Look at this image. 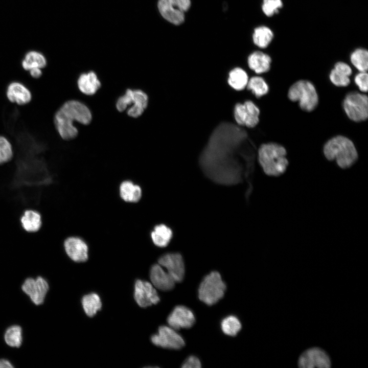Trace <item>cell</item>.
<instances>
[{"label": "cell", "mask_w": 368, "mask_h": 368, "mask_svg": "<svg viewBox=\"0 0 368 368\" xmlns=\"http://www.w3.org/2000/svg\"><path fill=\"white\" fill-rule=\"evenodd\" d=\"M255 159V152L246 132L233 124L223 123L214 130L199 161L204 175L218 184L234 185L245 180L248 198L252 190Z\"/></svg>", "instance_id": "6da1fadb"}, {"label": "cell", "mask_w": 368, "mask_h": 368, "mask_svg": "<svg viewBox=\"0 0 368 368\" xmlns=\"http://www.w3.org/2000/svg\"><path fill=\"white\" fill-rule=\"evenodd\" d=\"M91 119V113L87 106L77 100H69L62 103L56 109L53 121L60 138L68 141L75 139L78 135L75 122L87 125Z\"/></svg>", "instance_id": "7a4b0ae2"}, {"label": "cell", "mask_w": 368, "mask_h": 368, "mask_svg": "<svg viewBox=\"0 0 368 368\" xmlns=\"http://www.w3.org/2000/svg\"><path fill=\"white\" fill-rule=\"evenodd\" d=\"M286 149L274 143L262 144L258 151V159L267 176L278 177L286 171L289 162Z\"/></svg>", "instance_id": "3957f363"}, {"label": "cell", "mask_w": 368, "mask_h": 368, "mask_svg": "<svg viewBox=\"0 0 368 368\" xmlns=\"http://www.w3.org/2000/svg\"><path fill=\"white\" fill-rule=\"evenodd\" d=\"M323 152L328 160H335L338 166L343 169L352 167L358 157L353 142L343 135H337L328 140L324 146Z\"/></svg>", "instance_id": "277c9868"}, {"label": "cell", "mask_w": 368, "mask_h": 368, "mask_svg": "<svg viewBox=\"0 0 368 368\" xmlns=\"http://www.w3.org/2000/svg\"><path fill=\"white\" fill-rule=\"evenodd\" d=\"M288 97L291 101L298 102L300 108L307 112L313 110L318 103V96L314 85L306 80L294 83L288 90Z\"/></svg>", "instance_id": "5b68a950"}, {"label": "cell", "mask_w": 368, "mask_h": 368, "mask_svg": "<svg viewBox=\"0 0 368 368\" xmlns=\"http://www.w3.org/2000/svg\"><path fill=\"white\" fill-rule=\"evenodd\" d=\"M225 290L226 285L220 274L212 271L202 280L198 288V297L205 304L212 305L223 297Z\"/></svg>", "instance_id": "8992f818"}, {"label": "cell", "mask_w": 368, "mask_h": 368, "mask_svg": "<svg viewBox=\"0 0 368 368\" xmlns=\"http://www.w3.org/2000/svg\"><path fill=\"white\" fill-rule=\"evenodd\" d=\"M147 95L140 89L126 90L125 93L119 97L116 102V108L119 111L122 112L127 109V114L132 118L141 116L148 105Z\"/></svg>", "instance_id": "52a82bcc"}, {"label": "cell", "mask_w": 368, "mask_h": 368, "mask_svg": "<svg viewBox=\"0 0 368 368\" xmlns=\"http://www.w3.org/2000/svg\"><path fill=\"white\" fill-rule=\"evenodd\" d=\"M344 110L352 121L356 122L366 120L368 117V101L366 95L356 91L348 94L343 102Z\"/></svg>", "instance_id": "ba28073f"}, {"label": "cell", "mask_w": 368, "mask_h": 368, "mask_svg": "<svg viewBox=\"0 0 368 368\" xmlns=\"http://www.w3.org/2000/svg\"><path fill=\"white\" fill-rule=\"evenodd\" d=\"M190 6V0H158L157 3L161 15L175 25H180L184 21L185 13Z\"/></svg>", "instance_id": "9c48e42d"}, {"label": "cell", "mask_w": 368, "mask_h": 368, "mask_svg": "<svg viewBox=\"0 0 368 368\" xmlns=\"http://www.w3.org/2000/svg\"><path fill=\"white\" fill-rule=\"evenodd\" d=\"M49 288L48 282L42 276L35 278L29 277L25 280L21 286L22 292L36 306L44 303Z\"/></svg>", "instance_id": "30bf717a"}, {"label": "cell", "mask_w": 368, "mask_h": 368, "mask_svg": "<svg viewBox=\"0 0 368 368\" xmlns=\"http://www.w3.org/2000/svg\"><path fill=\"white\" fill-rule=\"evenodd\" d=\"M151 340L156 346L172 350L180 349L185 344L182 337L169 326L159 327L157 333L151 336Z\"/></svg>", "instance_id": "8fae6325"}, {"label": "cell", "mask_w": 368, "mask_h": 368, "mask_svg": "<svg viewBox=\"0 0 368 368\" xmlns=\"http://www.w3.org/2000/svg\"><path fill=\"white\" fill-rule=\"evenodd\" d=\"M260 109L251 101L236 104L234 109V118L237 123L248 128L255 127L259 122Z\"/></svg>", "instance_id": "7c38bea8"}, {"label": "cell", "mask_w": 368, "mask_h": 368, "mask_svg": "<svg viewBox=\"0 0 368 368\" xmlns=\"http://www.w3.org/2000/svg\"><path fill=\"white\" fill-rule=\"evenodd\" d=\"M298 366L302 368H329L331 360L327 353L319 348L314 347L305 351L298 360Z\"/></svg>", "instance_id": "4fadbf2b"}, {"label": "cell", "mask_w": 368, "mask_h": 368, "mask_svg": "<svg viewBox=\"0 0 368 368\" xmlns=\"http://www.w3.org/2000/svg\"><path fill=\"white\" fill-rule=\"evenodd\" d=\"M134 299L138 305L146 308L157 304L160 298L153 285L145 281L137 280L134 285Z\"/></svg>", "instance_id": "5bb4252c"}, {"label": "cell", "mask_w": 368, "mask_h": 368, "mask_svg": "<svg viewBox=\"0 0 368 368\" xmlns=\"http://www.w3.org/2000/svg\"><path fill=\"white\" fill-rule=\"evenodd\" d=\"M158 264L164 267L175 282L182 281L185 264L181 255L178 252L167 253L158 259Z\"/></svg>", "instance_id": "9a60e30c"}, {"label": "cell", "mask_w": 368, "mask_h": 368, "mask_svg": "<svg viewBox=\"0 0 368 368\" xmlns=\"http://www.w3.org/2000/svg\"><path fill=\"white\" fill-rule=\"evenodd\" d=\"M5 95L8 101L18 106L26 105L32 99V94L29 88L17 80L12 81L7 84Z\"/></svg>", "instance_id": "2e32d148"}, {"label": "cell", "mask_w": 368, "mask_h": 368, "mask_svg": "<svg viewBox=\"0 0 368 368\" xmlns=\"http://www.w3.org/2000/svg\"><path fill=\"white\" fill-rule=\"evenodd\" d=\"M170 327L175 330L189 329L195 322L193 312L189 308L182 305L175 307L167 318Z\"/></svg>", "instance_id": "e0dca14e"}, {"label": "cell", "mask_w": 368, "mask_h": 368, "mask_svg": "<svg viewBox=\"0 0 368 368\" xmlns=\"http://www.w3.org/2000/svg\"><path fill=\"white\" fill-rule=\"evenodd\" d=\"M63 247L67 256L73 261L83 262L88 259V246L82 239L69 237L63 242Z\"/></svg>", "instance_id": "ac0fdd59"}, {"label": "cell", "mask_w": 368, "mask_h": 368, "mask_svg": "<svg viewBox=\"0 0 368 368\" xmlns=\"http://www.w3.org/2000/svg\"><path fill=\"white\" fill-rule=\"evenodd\" d=\"M19 221L24 231L30 234L36 233L42 227V216L38 210L28 208L21 214Z\"/></svg>", "instance_id": "d6986e66"}, {"label": "cell", "mask_w": 368, "mask_h": 368, "mask_svg": "<svg viewBox=\"0 0 368 368\" xmlns=\"http://www.w3.org/2000/svg\"><path fill=\"white\" fill-rule=\"evenodd\" d=\"M150 278L153 286L163 291L172 289L175 282L159 264L153 265L150 270Z\"/></svg>", "instance_id": "ffe728a7"}, {"label": "cell", "mask_w": 368, "mask_h": 368, "mask_svg": "<svg viewBox=\"0 0 368 368\" xmlns=\"http://www.w3.org/2000/svg\"><path fill=\"white\" fill-rule=\"evenodd\" d=\"M352 70L350 65L343 62H338L331 71L329 78L331 82L335 86L345 87L350 83V76Z\"/></svg>", "instance_id": "44dd1931"}, {"label": "cell", "mask_w": 368, "mask_h": 368, "mask_svg": "<svg viewBox=\"0 0 368 368\" xmlns=\"http://www.w3.org/2000/svg\"><path fill=\"white\" fill-rule=\"evenodd\" d=\"M249 67L256 73L260 74L267 72L270 69L271 58L262 52L256 51L251 53L247 60Z\"/></svg>", "instance_id": "7402d4cb"}, {"label": "cell", "mask_w": 368, "mask_h": 368, "mask_svg": "<svg viewBox=\"0 0 368 368\" xmlns=\"http://www.w3.org/2000/svg\"><path fill=\"white\" fill-rule=\"evenodd\" d=\"M20 63L21 68L26 72L34 68L43 70L48 64L45 55L34 50L27 52L21 59Z\"/></svg>", "instance_id": "603a6c76"}, {"label": "cell", "mask_w": 368, "mask_h": 368, "mask_svg": "<svg viewBox=\"0 0 368 368\" xmlns=\"http://www.w3.org/2000/svg\"><path fill=\"white\" fill-rule=\"evenodd\" d=\"M77 85L83 94L92 95L99 89L101 82L96 73L90 71L80 75L77 80Z\"/></svg>", "instance_id": "cb8c5ba5"}, {"label": "cell", "mask_w": 368, "mask_h": 368, "mask_svg": "<svg viewBox=\"0 0 368 368\" xmlns=\"http://www.w3.org/2000/svg\"><path fill=\"white\" fill-rule=\"evenodd\" d=\"M172 237V230L164 224L155 225L151 233V238L153 243L159 247L167 246L170 242Z\"/></svg>", "instance_id": "d4e9b609"}, {"label": "cell", "mask_w": 368, "mask_h": 368, "mask_svg": "<svg viewBox=\"0 0 368 368\" xmlns=\"http://www.w3.org/2000/svg\"><path fill=\"white\" fill-rule=\"evenodd\" d=\"M120 195L125 201L136 202L142 197L141 187L129 180L122 182L120 186Z\"/></svg>", "instance_id": "484cf974"}, {"label": "cell", "mask_w": 368, "mask_h": 368, "mask_svg": "<svg viewBox=\"0 0 368 368\" xmlns=\"http://www.w3.org/2000/svg\"><path fill=\"white\" fill-rule=\"evenodd\" d=\"M4 339L6 344L10 347H20L23 340L22 328L18 325L8 327L4 332Z\"/></svg>", "instance_id": "4316f807"}, {"label": "cell", "mask_w": 368, "mask_h": 368, "mask_svg": "<svg viewBox=\"0 0 368 368\" xmlns=\"http://www.w3.org/2000/svg\"><path fill=\"white\" fill-rule=\"evenodd\" d=\"M248 81V77L243 69L236 67L230 71L228 74L227 82L228 85L236 90L244 89Z\"/></svg>", "instance_id": "83f0119b"}, {"label": "cell", "mask_w": 368, "mask_h": 368, "mask_svg": "<svg viewBox=\"0 0 368 368\" xmlns=\"http://www.w3.org/2000/svg\"><path fill=\"white\" fill-rule=\"evenodd\" d=\"M274 37L272 31L268 27L260 26L254 31L252 39L254 43L260 48H267Z\"/></svg>", "instance_id": "f1b7e54d"}, {"label": "cell", "mask_w": 368, "mask_h": 368, "mask_svg": "<svg viewBox=\"0 0 368 368\" xmlns=\"http://www.w3.org/2000/svg\"><path fill=\"white\" fill-rule=\"evenodd\" d=\"M82 305L85 314L89 317L94 316L102 307L100 297L95 293L85 295L82 298Z\"/></svg>", "instance_id": "f546056e"}, {"label": "cell", "mask_w": 368, "mask_h": 368, "mask_svg": "<svg viewBox=\"0 0 368 368\" xmlns=\"http://www.w3.org/2000/svg\"><path fill=\"white\" fill-rule=\"evenodd\" d=\"M352 64L359 72H367L368 68V52L363 48L355 49L350 55Z\"/></svg>", "instance_id": "4dcf8cb0"}, {"label": "cell", "mask_w": 368, "mask_h": 368, "mask_svg": "<svg viewBox=\"0 0 368 368\" xmlns=\"http://www.w3.org/2000/svg\"><path fill=\"white\" fill-rule=\"evenodd\" d=\"M246 87L257 98L265 95L269 91L267 83L262 77L259 76H254L248 79Z\"/></svg>", "instance_id": "1f68e13d"}, {"label": "cell", "mask_w": 368, "mask_h": 368, "mask_svg": "<svg viewBox=\"0 0 368 368\" xmlns=\"http://www.w3.org/2000/svg\"><path fill=\"white\" fill-rule=\"evenodd\" d=\"M14 156L13 145L5 135L0 134V166L11 162Z\"/></svg>", "instance_id": "d6a6232c"}, {"label": "cell", "mask_w": 368, "mask_h": 368, "mask_svg": "<svg viewBox=\"0 0 368 368\" xmlns=\"http://www.w3.org/2000/svg\"><path fill=\"white\" fill-rule=\"evenodd\" d=\"M242 325L239 319L234 315H228L221 322V328L226 335L236 336L241 329Z\"/></svg>", "instance_id": "836d02e7"}, {"label": "cell", "mask_w": 368, "mask_h": 368, "mask_svg": "<svg viewBox=\"0 0 368 368\" xmlns=\"http://www.w3.org/2000/svg\"><path fill=\"white\" fill-rule=\"evenodd\" d=\"M283 5L282 0H263L262 10L265 15L271 17L279 12Z\"/></svg>", "instance_id": "e575fe53"}, {"label": "cell", "mask_w": 368, "mask_h": 368, "mask_svg": "<svg viewBox=\"0 0 368 368\" xmlns=\"http://www.w3.org/2000/svg\"><path fill=\"white\" fill-rule=\"evenodd\" d=\"M367 72H359L354 78L355 84L359 90L363 93L367 91Z\"/></svg>", "instance_id": "d590c367"}, {"label": "cell", "mask_w": 368, "mask_h": 368, "mask_svg": "<svg viewBox=\"0 0 368 368\" xmlns=\"http://www.w3.org/2000/svg\"><path fill=\"white\" fill-rule=\"evenodd\" d=\"M201 366V364L199 359L194 355L188 357L181 366L183 368H199Z\"/></svg>", "instance_id": "8d00e7d4"}, {"label": "cell", "mask_w": 368, "mask_h": 368, "mask_svg": "<svg viewBox=\"0 0 368 368\" xmlns=\"http://www.w3.org/2000/svg\"><path fill=\"white\" fill-rule=\"evenodd\" d=\"M29 76L34 79H38L41 78L43 75V69L40 68H34L28 72Z\"/></svg>", "instance_id": "74e56055"}, {"label": "cell", "mask_w": 368, "mask_h": 368, "mask_svg": "<svg viewBox=\"0 0 368 368\" xmlns=\"http://www.w3.org/2000/svg\"><path fill=\"white\" fill-rule=\"evenodd\" d=\"M12 363L6 358L0 359V368H12L14 367Z\"/></svg>", "instance_id": "f35d334b"}]
</instances>
